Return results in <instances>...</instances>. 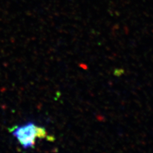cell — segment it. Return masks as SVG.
I'll return each instance as SVG.
<instances>
[{
    "label": "cell",
    "mask_w": 153,
    "mask_h": 153,
    "mask_svg": "<svg viewBox=\"0 0 153 153\" xmlns=\"http://www.w3.org/2000/svg\"><path fill=\"white\" fill-rule=\"evenodd\" d=\"M11 133L24 149L33 148L37 138L44 139L48 137L45 128L38 126L33 122L13 128Z\"/></svg>",
    "instance_id": "obj_1"
}]
</instances>
